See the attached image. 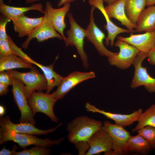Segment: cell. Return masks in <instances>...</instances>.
<instances>
[{
	"instance_id": "cell-16",
	"label": "cell",
	"mask_w": 155,
	"mask_h": 155,
	"mask_svg": "<svg viewBox=\"0 0 155 155\" xmlns=\"http://www.w3.org/2000/svg\"><path fill=\"white\" fill-rule=\"evenodd\" d=\"M88 2L91 6L98 9L105 19L106 24L105 25L104 28L107 31V36L105 39L106 46L110 45L112 47L114 45L115 39L119 34L131 32L127 29H124L116 26L111 20L105 11L103 0H88Z\"/></svg>"
},
{
	"instance_id": "cell-15",
	"label": "cell",
	"mask_w": 155,
	"mask_h": 155,
	"mask_svg": "<svg viewBox=\"0 0 155 155\" xmlns=\"http://www.w3.org/2000/svg\"><path fill=\"white\" fill-rule=\"evenodd\" d=\"M86 110L89 112L102 114L107 118L114 121L115 124L123 127L129 126L134 122L137 121L142 110L139 108L129 114L113 113L100 110L88 102L85 105Z\"/></svg>"
},
{
	"instance_id": "cell-30",
	"label": "cell",
	"mask_w": 155,
	"mask_h": 155,
	"mask_svg": "<svg viewBox=\"0 0 155 155\" xmlns=\"http://www.w3.org/2000/svg\"><path fill=\"white\" fill-rule=\"evenodd\" d=\"M13 54V52L7 38L6 39H0V57L6 56Z\"/></svg>"
},
{
	"instance_id": "cell-36",
	"label": "cell",
	"mask_w": 155,
	"mask_h": 155,
	"mask_svg": "<svg viewBox=\"0 0 155 155\" xmlns=\"http://www.w3.org/2000/svg\"><path fill=\"white\" fill-rule=\"evenodd\" d=\"M9 86L0 83V95L3 96L6 95L9 91Z\"/></svg>"
},
{
	"instance_id": "cell-28",
	"label": "cell",
	"mask_w": 155,
	"mask_h": 155,
	"mask_svg": "<svg viewBox=\"0 0 155 155\" xmlns=\"http://www.w3.org/2000/svg\"><path fill=\"white\" fill-rule=\"evenodd\" d=\"M138 134L142 136L155 148V127L146 126L142 127L137 131Z\"/></svg>"
},
{
	"instance_id": "cell-6",
	"label": "cell",
	"mask_w": 155,
	"mask_h": 155,
	"mask_svg": "<svg viewBox=\"0 0 155 155\" xmlns=\"http://www.w3.org/2000/svg\"><path fill=\"white\" fill-rule=\"evenodd\" d=\"M102 129L111 137L112 142V150L115 155H126L129 153L127 143L131 136L124 127L113 124L109 121L103 123Z\"/></svg>"
},
{
	"instance_id": "cell-10",
	"label": "cell",
	"mask_w": 155,
	"mask_h": 155,
	"mask_svg": "<svg viewBox=\"0 0 155 155\" xmlns=\"http://www.w3.org/2000/svg\"><path fill=\"white\" fill-rule=\"evenodd\" d=\"M96 8L92 6L90 12L89 22L86 29V38L94 46L99 54L110 57L116 55L108 50L105 46L103 41L106 38L104 33L96 25L94 21V11Z\"/></svg>"
},
{
	"instance_id": "cell-23",
	"label": "cell",
	"mask_w": 155,
	"mask_h": 155,
	"mask_svg": "<svg viewBox=\"0 0 155 155\" xmlns=\"http://www.w3.org/2000/svg\"><path fill=\"white\" fill-rule=\"evenodd\" d=\"M32 10L38 11L43 14L44 10L41 3H34L29 7H16L9 6L4 3H0V12L5 17L10 19L21 16Z\"/></svg>"
},
{
	"instance_id": "cell-19",
	"label": "cell",
	"mask_w": 155,
	"mask_h": 155,
	"mask_svg": "<svg viewBox=\"0 0 155 155\" xmlns=\"http://www.w3.org/2000/svg\"><path fill=\"white\" fill-rule=\"evenodd\" d=\"M44 16L30 18L23 14L10 19L12 21L15 32L19 38L28 37L42 22Z\"/></svg>"
},
{
	"instance_id": "cell-26",
	"label": "cell",
	"mask_w": 155,
	"mask_h": 155,
	"mask_svg": "<svg viewBox=\"0 0 155 155\" xmlns=\"http://www.w3.org/2000/svg\"><path fill=\"white\" fill-rule=\"evenodd\" d=\"M146 6V0H126L125 4L126 15L133 23L136 24L137 20Z\"/></svg>"
},
{
	"instance_id": "cell-29",
	"label": "cell",
	"mask_w": 155,
	"mask_h": 155,
	"mask_svg": "<svg viewBox=\"0 0 155 155\" xmlns=\"http://www.w3.org/2000/svg\"><path fill=\"white\" fill-rule=\"evenodd\" d=\"M51 152V150L49 148L35 146L30 149L16 151L14 155H49Z\"/></svg>"
},
{
	"instance_id": "cell-3",
	"label": "cell",
	"mask_w": 155,
	"mask_h": 155,
	"mask_svg": "<svg viewBox=\"0 0 155 155\" xmlns=\"http://www.w3.org/2000/svg\"><path fill=\"white\" fill-rule=\"evenodd\" d=\"M70 29L66 32L67 35L65 42L66 46H74L82 61L84 67H89L88 57L84 51V40L86 36V31L80 26L75 20L72 14L67 13Z\"/></svg>"
},
{
	"instance_id": "cell-35",
	"label": "cell",
	"mask_w": 155,
	"mask_h": 155,
	"mask_svg": "<svg viewBox=\"0 0 155 155\" xmlns=\"http://www.w3.org/2000/svg\"><path fill=\"white\" fill-rule=\"evenodd\" d=\"M42 0H25L26 3L27 4L33 3L35 2ZM76 0H60L57 4L58 7H59L62 5H64L67 4L75 1Z\"/></svg>"
},
{
	"instance_id": "cell-4",
	"label": "cell",
	"mask_w": 155,
	"mask_h": 155,
	"mask_svg": "<svg viewBox=\"0 0 155 155\" xmlns=\"http://www.w3.org/2000/svg\"><path fill=\"white\" fill-rule=\"evenodd\" d=\"M30 69V71L27 72L12 70L7 71L12 77L25 84L24 90L28 100L33 92L46 90L47 88V82L44 75L40 73L34 67L32 66Z\"/></svg>"
},
{
	"instance_id": "cell-20",
	"label": "cell",
	"mask_w": 155,
	"mask_h": 155,
	"mask_svg": "<svg viewBox=\"0 0 155 155\" xmlns=\"http://www.w3.org/2000/svg\"><path fill=\"white\" fill-rule=\"evenodd\" d=\"M126 0H118L112 4L108 5L104 7V8L110 19L114 18L117 19L131 32H133L136 25L131 22L126 15L125 10Z\"/></svg>"
},
{
	"instance_id": "cell-42",
	"label": "cell",
	"mask_w": 155,
	"mask_h": 155,
	"mask_svg": "<svg viewBox=\"0 0 155 155\" xmlns=\"http://www.w3.org/2000/svg\"></svg>"
},
{
	"instance_id": "cell-43",
	"label": "cell",
	"mask_w": 155,
	"mask_h": 155,
	"mask_svg": "<svg viewBox=\"0 0 155 155\" xmlns=\"http://www.w3.org/2000/svg\"></svg>"
},
{
	"instance_id": "cell-9",
	"label": "cell",
	"mask_w": 155,
	"mask_h": 155,
	"mask_svg": "<svg viewBox=\"0 0 155 155\" xmlns=\"http://www.w3.org/2000/svg\"><path fill=\"white\" fill-rule=\"evenodd\" d=\"M114 45L119 47V53L108 58L110 64L121 69L129 67L133 62L140 51L135 47L124 41L118 39Z\"/></svg>"
},
{
	"instance_id": "cell-7",
	"label": "cell",
	"mask_w": 155,
	"mask_h": 155,
	"mask_svg": "<svg viewBox=\"0 0 155 155\" xmlns=\"http://www.w3.org/2000/svg\"><path fill=\"white\" fill-rule=\"evenodd\" d=\"M12 78L13 97L21 113L20 122H30L35 125L36 122L34 116L25 95L24 84L18 79L12 77Z\"/></svg>"
},
{
	"instance_id": "cell-11",
	"label": "cell",
	"mask_w": 155,
	"mask_h": 155,
	"mask_svg": "<svg viewBox=\"0 0 155 155\" xmlns=\"http://www.w3.org/2000/svg\"><path fill=\"white\" fill-rule=\"evenodd\" d=\"M43 16L41 23L22 44V47L25 49H27L30 41L34 38H36L38 42L54 38L63 40L62 36L54 28L48 14L44 10Z\"/></svg>"
},
{
	"instance_id": "cell-34",
	"label": "cell",
	"mask_w": 155,
	"mask_h": 155,
	"mask_svg": "<svg viewBox=\"0 0 155 155\" xmlns=\"http://www.w3.org/2000/svg\"><path fill=\"white\" fill-rule=\"evenodd\" d=\"M147 57L149 63L155 65V45L147 53Z\"/></svg>"
},
{
	"instance_id": "cell-2",
	"label": "cell",
	"mask_w": 155,
	"mask_h": 155,
	"mask_svg": "<svg viewBox=\"0 0 155 155\" xmlns=\"http://www.w3.org/2000/svg\"><path fill=\"white\" fill-rule=\"evenodd\" d=\"M33 135L16 133L8 129L0 127V145L8 141H12L18 144L23 149L31 145L48 148L59 145L65 138L64 137L55 140L48 138L42 139Z\"/></svg>"
},
{
	"instance_id": "cell-13",
	"label": "cell",
	"mask_w": 155,
	"mask_h": 155,
	"mask_svg": "<svg viewBox=\"0 0 155 155\" xmlns=\"http://www.w3.org/2000/svg\"><path fill=\"white\" fill-rule=\"evenodd\" d=\"M62 124L61 123H60L54 128L42 130L36 128L34 125L30 122L14 123L11 121L9 115L4 117H0V127L6 128L20 133L37 135H47L55 131Z\"/></svg>"
},
{
	"instance_id": "cell-21",
	"label": "cell",
	"mask_w": 155,
	"mask_h": 155,
	"mask_svg": "<svg viewBox=\"0 0 155 155\" xmlns=\"http://www.w3.org/2000/svg\"><path fill=\"white\" fill-rule=\"evenodd\" d=\"M24 59L30 63L36 65L42 71L47 82L46 93H49L54 87H58L60 84L63 77L53 70V63L46 66L43 65L32 60L27 55Z\"/></svg>"
},
{
	"instance_id": "cell-37",
	"label": "cell",
	"mask_w": 155,
	"mask_h": 155,
	"mask_svg": "<svg viewBox=\"0 0 155 155\" xmlns=\"http://www.w3.org/2000/svg\"><path fill=\"white\" fill-rule=\"evenodd\" d=\"M146 6H148L155 5V0H146Z\"/></svg>"
},
{
	"instance_id": "cell-32",
	"label": "cell",
	"mask_w": 155,
	"mask_h": 155,
	"mask_svg": "<svg viewBox=\"0 0 155 155\" xmlns=\"http://www.w3.org/2000/svg\"><path fill=\"white\" fill-rule=\"evenodd\" d=\"M0 83L9 86L12 85L13 81L12 77L7 71H2L0 72Z\"/></svg>"
},
{
	"instance_id": "cell-1",
	"label": "cell",
	"mask_w": 155,
	"mask_h": 155,
	"mask_svg": "<svg viewBox=\"0 0 155 155\" xmlns=\"http://www.w3.org/2000/svg\"><path fill=\"white\" fill-rule=\"evenodd\" d=\"M103 125L101 121L86 115L76 117L67 124L68 140L74 145L88 142L93 134L102 129Z\"/></svg>"
},
{
	"instance_id": "cell-14",
	"label": "cell",
	"mask_w": 155,
	"mask_h": 155,
	"mask_svg": "<svg viewBox=\"0 0 155 155\" xmlns=\"http://www.w3.org/2000/svg\"><path fill=\"white\" fill-rule=\"evenodd\" d=\"M95 77V74L93 71L73 72L63 78L57 89L53 93L57 99H61L70 90L79 84Z\"/></svg>"
},
{
	"instance_id": "cell-22",
	"label": "cell",
	"mask_w": 155,
	"mask_h": 155,
	"mask_svg": "<svg viewBox=\"0 0 155 155\" xmlns=\"http://www.w3.org/2000/svg\"><path fill=\"white\" fill-rule=\"evenodd\" d=\"M135 32H149L155 30V6H148L142 12L136 22Z\"/></svg>"
},
{
	"instance_id": "cell-5",
	"label": "cell",
	"mask_w": 155,
	"mask_h": 155,
	"mask_svg": "<svg viewBox=\"0 0 155 155\" xmlns=\"http://www.w3.org/2000/svg\"><path fill=\"white\" fill-rule=\"evenodd\" d=\"M58 100L53 93L49 94L44 93L42 91L33 92L28 100L34 116L37 113H41L55 123H57L59 121V118L55 114L53 110L54 105Z\"/></svg>"
},
{
	"instance_id": "cell-41",
	"label": "cell",
	"mask_w": 155,
	"mask_h": 155,
	"mask_svg": "<svg viewBox=\"0 0 155 155\" xmlns=\"http://www.w3.org/2000/svg\"><path fill=\"white\" fill-rule=\"evenodd\" d=\"M11 1L12 0H9V3H10Z\"/></svg>"
},
{
	"instance_id": "cell-24",
	"label": "cell",
	"mask_w": 155,
	"mask_h": 155,
	"mask_svg": "<svg viewBox=\"0 0 155 155\" xmlns=\"http://www.w3.org/2000/svg\"><path fill=\"white\" fill-rule=\"evenodd\" d=\"M32 64L15 54L0 57V72L16 68H30Z\"/></svg>"
},
{
	"instance_id": "cell-39",
	"label": "cell",
	"mask_w": 155,
	"mask_h": 155,
	"mask_svg": "<svg viewBox=\"0 0 155 155\" xmlns=\"http://www.w3.org/2000/svg\"><path fill=\"white\" fill-rule=\"evenodd\" d=\"M118 0H103V2L106 3L108 5L112 4Z\"/></svg>"
},
{
	"instance_id": "cell-31",
	"label": "cell",
	"mask_w": 155,
	"mask_h": 155,
	"mask_svg": "<svg viewBox=\"0 0 155 155\" xmlns=\"http://www.w3.org/2000/svg\"><path fill=\"white\" fill-rule=\"evenodd\" d=\"M3 19L1 18L0 22V39H7V35L6 31V27L7 23L11 20L5 17Z\"/></svg>"
},
{
	"instance_id": "cell-25",
	"label": "cell",
	"mask_w": 155,
	"mask_h": 155,
	"mask_svg": "<svg viewBox=\"0 0 155 155\" xmlns=\"http://www.w3.org/2000/svg\"><path fill=\"white\" fill-rule=\"evenodd\" d=\"M127 148L129 153L146 155L153 148L148 141L138 134L130 136L127 143Z\"/></svg>"
},
{
	"instance_id": "cell-17",
	"label": "cell",
	"mask_w": 155,
	"mask_h": 155,
	"mask_svg": "<svg viewBox=\"0 0 155 155\" xmlns=\"http://www.w3.org/2000/svg\"><path fill=\"white\" fill-rule=\"evenodd\" d=\"M117 39L133 46L140 51L147 54L155 45V30L141 34L131 33L128 37L119 36Z\"/></svg>"
},
{
	"instance_id": "cell-12",
	"label": "cell",
	"mask_w": 155,
	"mask_h": 155,
	"mask_svg": "<svg viewBox=\"0 0 155 155\" xmlns=\"http://www.w3.org/2000/svg\"><path fill=\"white\" fill-rule=\"evenodd\" d=\"M89 148L85 155H115L112 150V142L109 134L102 128L95 132L88 141Z\"/></svg>"
},
{
	"instance_id": "cell-40",
	"label": "cell",
	"mask_w": 155,
	"mask_h": 155,
	"mask_svg": "<svg viewBox=\"0 0 155 155\" xmlns=\"http://www.w3.org/2000/svg\"><path fill=\"white\" fill-rule=\"evenodd\" d=\"M4 3L3 0H0V3Z\"/></svg>"
},
{
	"instance_id": "cell-38",
	"label": "cell",
	"mask_w": 155,
	"mask_h": 155,
	"mask_svg": "<svg viewBox=\"0 0 155 155\" xmlns=\"http://www.w3.org/2000/svg\"><path fill=\"white\" fill-rule=\"evenodd\" d=\"M5 113L4 107L2 105L0 106V117L3 116Z\"/></svg>"
},
{
	"instance_id": "cell-33",
	"label": "cell",
	"mask_w": 155,
	"mask_h": 155,
	"mask_svg": "<svg viewBox=\"0 0 155 155\" xmlns=\"http://www.w3.org/2000/svg\"><path fill=\"white\" fill-rule=\"evenodd\" d=\"M18 148V146L15 144L13 146L12 150H10L4 147L0 151V155H14Z\"/></svg>"
},
{
	"instance_id": "cell-8",
	"label": "cell",
	"mask_w": 155,
	"mask_h": 155,
	"mask_svg": "<svg viewBox=\"0 0 155 155\" xmlns=\"http://www.w3.org/2000/svg\"><path fill=\"white\" fill-rule=\"evenodd\" d=\"M147 56V54L140 51L136 56L133 64L135 72L131 87L135 88L144 86L149 92L155 93V78L148 74L147 68L142 65L143 61Z\"/></svg>"
},
{
	"instance_id": "cell-18",
	"label": "cell",
	"mask_w": 155,
	"mask_h": 155,
	"mask_svg": "<svg viewBox=\"0 0 155 155\" xmlns=\"http://www.w3.org/2000/svg\"><path fill=\"white\" fill-rule=\"evenodd\" d=\"M70 3H68L61 8H56L53 7L50 2L47 1L44 9L48 14L54 28L62 36L64 42L66 38L64 33L66 27L65 18L70 10Z\"/></svg>"
},
{
	"instance_id": "cell-27",
	"label": "cell",
	"mask_w": 155,
	"mask_h": 155,
	"mask_svg": "<svg viewBox=\"0 0 155 155\" xmlns=\"http://www.w3.org/2000/svg\"><path fill=\"white\" fill-rule=\"evenodd\" d=\"M138 123L131 130L132 132L146 126L155 127V104L151 105L144 112H142L137 121Z\"/></svg>"
}]
</instances>
